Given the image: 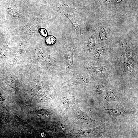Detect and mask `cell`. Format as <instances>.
<instances>
[{"instance_id": "cell-11", "label": "cell", "mask_w": 138, "mask_h": 138, "mask_svg": "<svg viewBox=\"0 0 138 138\" xmlns=\"http://www.w3.org/2000/svg\"><path fill=\"white\" fill-rule=\"evenodd\" d=\"M84 68L90 72L96 73H101L106 69L105 66H94L88 65L85 66Z\"/></svg>"}, {"instance_id": "cell-13", "label": "cell", "mask_w": 138, "mask_h": 138, "mask_svg": "<svg viewBox=\"0 0 138 138\" xmlns=\"http://www.w3.org/2000/svg\"><path fill=\"white\" fill-rule=\"evenodd\" d=\"M106 30L103 27L100 28L99 33V37L100 40L102 41H106L108 38V35Z\"/></svg>"}, {"instance_id": "cell-9", "label": "cell", "mask_w": 138, "mask_h": 138, "mask_svg": "<svg viewBox=\"0 0 138 138\" xmlns=\"http://www.w3.org/2000/svg\"><path fill=\"white\" fill-rule=\"evenodd\" d=\"M122 47L124 51L125 56L126 60L131 64L133 63V51L128 45L126 43H124L122 44Z\"/></svg>"}, {"instance_id": "cell-7", "label": "cell", "mask_w": 138, "mask_h": 138, "mask_svg": "<svg viewBox=\"0 0 138 138\" xmlns=\"http://www.w3.org/2000/svg\"><path fill=\"white\" fill-rule=\"evenodd\" d=\"M76 117L79 122L81 124L88 125L98 124L100 121H96L93 119L89 116L87 112L82 111L80 110L79 106H77L76 112Z\"/></svg>"}, {"instance_id": "cell-4", "label": "cell", "mask_w": 138, "mask_h": 138, "mask_svg": "<svg viewBox=\"0 0 138 138\" xmlns=\"http://www.w3.org/2000/svg\"><path fill=\"white\" fill-rule=\"evenodd\" d=\"M91 80L90 77L84 74L74 68L72 77L68 80L63 83L67 86L77 85H88L90 84Z\"/></svg>"}, {"instance_id": "cell-10", "label": "cell", "mask_w": 138, "mask_h": 138, "mask_svg": "<svg viewBox=\"0 0 138 138\" xmlns=\"http://www.w3.org/2000/svg\"><path fill=\"white\" fill-rule=\"evenodd\" d=\"M85 45L86 50L88 52L90 53L93 51L96 45L94 34H91L88 37Z\"/></svg>"}, {"instance_id": "cell-8", "label": "cell", "mask_w": 138, "mask_h": 138, "mask_svg": "<svg viewBox=\"0 0 138 138\" xmlns=\"http://www.w3.org/2000/svg\"><path fill=\"white\" fill-rule=\"evenodd\" d=\"M104 100L106 102H110L112 101L120 102L119 98L114 91L112 89L108 90L104 96Z\"/></svg>"}, {"instance_id": "cell-1", "label": "cell", "mask_w": 138, "mask_h": 138, "mask_svg": "<svg viewBox=\"0 0 138 138\" xmlns=\"http://www.w3.org/2000/svg\"><path fill=\"white\" fill-rule=\"evenodd\" d=\"M77 41V39L70 34H66L61 43L59 50L64 58L65 74L69 76L72 77L73 73V52Z\"/></svg>"}, {"instance_id": "cell-14", "label": "cell", "mask_w": 138, "mask_h": 138, "mask_svg": "<svg viewBox=\"0 0 138 138\" xmlns=\"http://www.w3.org/2000/svg\"><path fill=\"white\" fill-rule=\"evenodd\" d=\"M105 83L103 82L101 83L98 85L96 91V94L98 96H100L102 95L105 89Z\"/></svg>"}, {"instance_id": "cell-6", "label": "cell", "mask_w": 138, "mask_h": 138, "mask_svg": "<svg viewBox=\"0 0 138 138\" xmlns=\"http://www.w3.org/2000/svg\"><path fill=\"white\" fill-rule=\"evenodd\" d=\"M109 120L108 119L102 125L92 129L82 130L80 132V135L82 137H100L101 134L106 132V123Z\"/></svg>"}, {"instance_id": "cell-12", "label": "cell", "mask_w": 138, "mask_h": 138, "mask_svg": "<svg viewBox=\"0 0 138 138\" xmlns=\"http://www.w3.org/2000/svg\"><path fill=\"white\" fill-rule=\"evenodd\" d=\"M106 49L103 47H97L95 51L94 54V57L97 59H100L104 54Z\"/></svg>"}, {"instance_id": "cell-3", "label": "cell", "mask_w": 138, "mask_h": 138, "mask_svg": "<svg viewBox=\"0 0 138 138\" xmlns=\"http://www.w3.org/2000/svg\"><path fill=\"white\" fill-rule=\"evenodd\" d=\"M47 62L49 68L54 77L59 75L64 67L65 68L64 58L60 50L48 56Z\"/></svg>"}, {"instance_id": "cell-5", "label": "cell", "mask_w": 138, "mask_h": 138, "mask_svg": "<svg viewBox=\"0 0 138 138\" xmlns=\"http://www.w3.org/2000/svg\"><path fill=\"white\" fill-rule=\"evenodd\" d=\"M102 113L111 115L114 117H126L132 116L135 111L132 109L125 108L121 105L117 108L112 109H104L102 111Z\"/></svg>"}, {"instance_id": "cell-2", "label": "cell", "mask_w": 138, "mask_h": 138, "mask_svg": "<svg viewBox=\"0 0 138 138\" xmlns=\"http://www.w3.org/2000/svg\"><path fill=\"white\" fill-rule=\"evenodd\" d=\"M66 16L74 26L77 33V37H81L82 34L87 28L81 14L75 8H72L64 4L57 11Z\"/></svg>"}, {"instance_id": "cell-16", "label": "cell", "mask_w": 138, "mask_h": 138, "mask_svg": "<svg viewBox=\"0 0 138 138\" xmlns=\"http://www.w3.org/2000/svg\"><path fill=\"white\" fill-rule=\"evenodd\" d=\"M40 34L43 37H46L48 36V32L47 30L44 28H41L39 30Z\"/></svg>"}, {"instance_id": "cell-15", "label": "cell", "mask_w": 138, "mask_h": 138, "mask_svg": "<svg viewBox=\"0 0 138 138\" xmlns=\"http://www.w3.org/2000/svg\"><path fill=\"white\" fill-rule=\"evenodd\" d=\"M56 41V38L52 36H47L45 37V43L48 45H52L54 44Z\"/></svg>"}]
</instances>
